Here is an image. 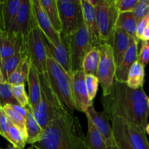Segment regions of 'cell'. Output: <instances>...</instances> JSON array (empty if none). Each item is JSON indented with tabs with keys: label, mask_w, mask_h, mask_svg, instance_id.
Listing matches in <instances>:
<instances>
[{
	"label": "cell",
	"mask_w": 149,
	"mask_h": 149,
	"mask_svg": "<svg viewBox=\"0 0 149 149\" xmlns=\"http://www.w3.org/2000/svg\"><path fill=\"white\" fill-rule=\"evenodd\" d=\"M31 146L36 149H87L79 120L70 113L51 122L41 139Z\"/></svg>",
	"instance_id": "cell-2"
},
{
	"label": "cell",
	"mask_w": 149,
	"mask_h": 149,
	"mask_svg": "<svg viewBox=\"0 0 149 149\" xmlns=\"http://www.w3.org/2000/svg\"><path fill=\"white\" fill-rule=\"evenodd\" d=\"M84 24L88 32L90 43L93 47H99L103 45L100 38V31L97 26L95 7L88 2L87 0H81Z\"/></svg>",
	"instance_id": "cell-15"
},
{
	"label": "cell",
	"mask_w": 149,
	"mask_h": 149,
	"mask_svg": "<svg viewBox=\"0 0 149 149\" xmlns=\"http://www.w3.org/2000/svg\"><path fill=\"white\" fill-rule=\"evenodd\" d=\"M39 1L55 30L61 33L62 28L57 0H39Z\"/></svg>",
	"instance_id": "cell-28"
},
{
	"label": "cell",
	"mask_w": 149,
	"mask_h": 149,
	"mask_svg": "<svg viewBox=\"0 0 149 149\" xmlns=\"http://www.w3.org/2000/svg\"><path fill=\"white\" fill-rule=\"evenodd\" d=\"M9 127H10V121L7 119L5 113L1 109L0 112V130L1 132V136L9 141Z\"/></svg>",
	"instance_id": "cell-39"
},
{
	"label": "cell",
	"mask_w": 149,
	"mask_h": 149,
	"mask_svg": "<svg viewBox=\"0 0 149 149\" xmlns=\"http://www.w3.org/2000/svg\"><path fill=\"white\" fill-rule=\"evenodd\" d=\"M125 130L133 149H149L145 128L125 121Z\"/></svg>",
	"instance_id": "cell-20"
},
{
	"label": "cell",
	"mask_w": 149,
	"mask_h": 149,
	"mask_svg": "<svg viewBox=\"0 0 149 149\" xmlns=\"http://www.w3.org/2000/svg\"><path fill=\"white\" fill-rule=\"evenodd\" d=\"M140 41L131 38L130 45L129 49L124 58L123 61L119 68L116 71L115 79L121 83H126L127 80L128 73L131 66L135 61L138 60V46Z\"/></svg>",
	"instance_id": "cell-18"
},
{
	"label": "cell",
	"mask_w": 149,
	"mask_h": 149,
	"mask_svg": "<svg viewBox=\"0 0 149 149\" xmlns=\"http://www.w3.org/2000/svg\"><path fill=\"white\" fill-rule=\"evenodd\" d=\"M26 50V39L11 32L0 31V55L2 61Z\"/></svg>",
	"instance_id": "cell-13"
},
{
	"label": "cell",
	"mask_w": 149,
	"mask_h": 149,
	"mask_svg": "<svg viewBox=\"0 0 149 149\" xmlns=\"http://www.w3.org/2000/svg\"><path fill=\"white\" fill-rule=\"evenodd\" d=\"M145 77V67L139 61L134 63L128 73L127 85L132 89H138L143 87Z\"/></svg>",
	"instance_id": "cell-27"
},
{
	"label": "cell",
	"mask_w": 149,
	"mask_h": 149,
	"mask_svg": "<svg viewBox=\"0 0 149 149\" xmlns=\"http://www.w3.org/2000/svg\"><path fill=\"white\" fill-rule=\"evenodd\" d=\"M28 149H35V148H33V147H32V146H31V147H29V148H28Z\"/></svg>",
	"instance_id": "cell-49"
},
{
	"label": "cell",
	"mask_w": 149,
	"mask_h": 149,
	"mask_svg": "<svg viewBox=\"0 0 149 149\" xmlns=\"http://www.w3.org/2000/svg\"><path fill=\"white\" fill-rule=\"evenodd\" d=\"M93 48L88 32L84 24L78 31L71 36V62L72 73L82 70L84 57Z\"/></svg>",
	"instance_id": "cell-10"
},
{
	"label": "cell",
	"mask_w": 149,
	"mask_h": 149,
	"mask_svg": "<svg viewBox=\"0 0 149 149\" xmlns=\"http://www.w3.org/2000/svg\"><path fill=\"white\" fill-rule=\"evenodd\" d=\"M85 114L87 120V134L85 137L87 149H106L107 145L103 137L88 113H85Z\"/></svg>",
	"instance_id": "cell-22"
},
{
	"label": "cell",
	"mask_w": 149,
	"mask_h": 149,
	"mask_svg": "<svg viewBox=\"0 0 149 149\" xmlns=\"http://www.w3.org/2000/svg\"><path fill=\"white\" fill-rule=\"evenodd\" d=\"M85 83L89 98H90V101L93 102L96 95H97L98 86L100 84L98 79L97 78L96 76L93 75V74H85Z\"/></svg>",
	"instance_id": "cell-35"
},
{
	"label": "cell",
	"mask_w": 149,
	"mask_h": 149,
	"mask_svg": "<svg viewBox=\"0 0 149 149\" xmlns=\"http://www.w3.org/2000/svg\"><path fill=\"white\" fill-rule=\"evenodd\" d=\"M106 149H119L118 148L117 145L114 146H107V148Z\"/></svg>",
	"instance_id": "cell-43"
},
{
	"label": "cell",
	"mask_w": 149,
	"mask_h": 149,
	"mask_svg": "<svg viewBox=\"0 0 149 149\" xmlns=\"http://www.w3.org/2000/svg\"><path fill=\"white\" fill-rule=\"evenodd\" d=\"M100 60L96 72V77L103 90V96L111 93L115 80L116 67L113 58L112 47L109 44H103L99 47Z\"/></svg>",
	"instance_id": "cell-7"
},
{
	"label": "cell",
	"mask_w": 149,
	"mask_h": 149,
	"mask_svg": "<svg viewBox=\"0 0 149 149\" xmlns=\"http://www.w3.org/2000/svg\"><path fill=\"white\" fill-rule=\"evenodd\" d=\"M138 61L143 64L144 67L149 63V40L142 41L141 48L138 53Z\"/></svg>",
	"instance_id": "cell-38"
},
{
	"label": "cell",
	"mask_w": 149,
	"mask_h": 149,
	"mask_svg": "<svg viewBox=\"0 0 149 149\" xmlns=\"http://www.w3.org/2000/svg\"><path fill=\"white\" fill-rule=\"evenodd\" d=\"M12 92L13 96L20 106H23V108H26L27 106H30L29 97L25 90L24 84L12 86Z\"/></svg>",
	"instance_id": "cell-34"
},
{
	"label": "cell",
	"mask_w": 149,
	"mask_h": 149,
	"mask_svg": "<svg viewBox=\"0 0 149 149\" xmlns=\"http://www.w3.org/2000/svg\"><path fill=\"white\" fill-rule=\"evenodd\" d=\"M1 63H2V59H1V55H0V66H1Z\"/></svg>",
	"instance_id": "cell-47"
},
{
	"label": "cell",
	"mask_w": 149,
	"mask_h": 149,
	"mask_svg": "<svg viewBox=\"0 0 149 149\" xmlns=\"http://www.w3.org/2000/svg\"><path fill=\"white\" fill-rule=\"evenodd\" d=\"M145 130H146V132H147V133L149 135V124L146 125V127L145 128Z\"/></svg>",
	"instance_id": "cell-45"
},
{
	"label": "cell",
	"mask_w": 149,
	"mask_h": 149,
	"mask_svg": "<svg viewBox=\"0 0 149 149\" xmlns=\"http://www.w3.org/2000/svg\"><path fill=\"white\" fill-rule=\"evenodd\" d=\"M71 86L74 105L77 111L85 113L93 104L88 96L85 83V74L82 70L74 71L71 74Z\"/></svg>",
	"instance_id": "cell-12"
},
{
	"label": "cell",
	"mask_w": 149,
	"mask_h": 149,
	"mask_svg": "<svg viewBox=\"0 0 149 149\" xmlns=\"http://www.w3.org/2000/svg\"><path fill=\"white\" fill-rule=\"evenodd\" d=\"M35 24L36 20L33 15L31 0H21L15 21L9 32L26 39Z\"/></svg>",
	"instance_id": "cell-11"
},
{
	"label": "cell",
	"mask_w": 149,
	"mask_h": 149,
	"mask_svg": "<svg viewBox=\"0 0 149 149\" xmlns=\"http://www.w3.org/2000/svg\"><path fill=\"white\" fill-rule=\"evenodd\" d=\"M8 141L16 149H23L27 143V136L17 127L10 122Z\"/></svg>",
	"instance_id": "cell-32"
},
{
	"label": "cell",
	"mask_w": 149,
	"mask_h": 149,
	"mask_svg": "<svg viewBox=\"0 0 149 149\" xmlns=\"http://www.w3.org/2000/svg\"><path fill=\"white\" fill-rule=\"evenodd\" d=\"M139 0H115L116 8L119 13L132 12Z\"/></svg>",
	"instance_id": "cell-37"
},
{
	"label": "cell",
	"mask_w": 149,
	"mask_h": 149,
	"mask_svg": "<svg viewBox=\"0 0 149 149\" xmlns=\"http://www.w3.org/2000/svg\"><path fill=\"white\" fill-rule=\"evenodd\" d=\"M132 13L138 23L149 13V0H139Z\"/></svg>",
	"instance_id": "cell-36"
},
{
	"label": "cell",
	"mask_w": 149,
	"mask_h": 149,
	"mask_svg": "<svg viewBox=\"0 0 149 149\" xmlns=\"http://www.w3.org/2000/svg\"><path fill=\"white\" fill-rule=\"evenodd\" d=\"M0 104L2 107L6 105H19L13 96L12 85L7 82L0 84Z\"/></svg>",
	"instance_id": "cell-33"
},
{
	"label": "cell",
	"mask_w": 149,
	"mask_h": 149,
	"mask_svg": "<svg viewBox=\"0 0 149 149\" xmlns=\"http://www.w3.org/2000/svg\"><path fill=\"white\" fill-rule=\"evenodd\" d=\"M95 9L102 42L110 45L119 15L115 0H98Z\"/></svg>",
	"instance_id": "cell-5"
},
{
	"label": "cell",
	"mask_w": 149,
	"mask_h": 149,
	"mask_svg": "<svg viewBox=\"0 0 149 149\" xmlns=\"http://www.w3.org/2000/svg\"><path fill=\"white\" fill-rule=\"evenodd\" d=\"M4 82H7L5 80V78L4 77V74H3L2 71H1V68L0 66V84L1 83H4Z\"/></svg>",
	"instance_id": "cell-42"
},
{
	"label": "cell",
	"mask_w": 149,
	"mask_h": 149,
	"mask_svg": "<svg viewBox=\"0 0 149 149\" xmlns=\"http://www.w3.org/2000/svg\"><path fill=\"white\" fill-rule=\"evenodd\" d=\"M116 28L122 29L132 38L141 41L137 37L138 22L132 12L119 13L116 21Z\"/></svg>",
	"instance_id": "cell-25"
},
{
	"label": "cell",
	"mask_w": 149,
	"mask_h": 149,
	"mask_svg": "<svg viewBox=\"0 0 149 149\" xmlns=\"http://www.w3.org/2000/svg\"><path fill=\"white\" fill-rule=\"evenodd\" d=\"M31 65V62L27 55L23 58V59L19 63L17 68L12 73L11 75L7 79V83L11 84L12 86L22 85L24 84L26 81H28L29 71Z\"/></svg>",
	"instance_id": "cell-24"
},
{
	"label": "cell",
	"mask_w": 149,
	"mask_h": 149,
	"mask_svg": "<svg viewBox=\"0 0 149 149\" xmlns=\"http://www.w3.org/2000/svg\"><path fill=\"white\" fill-rule=\"evenodd\" d=\"M2 109L10 123L17 127L27 136L26 127V118L23 117L17 111L15 110L11 105H6V106H3Z\"/></svg>",
	"instance_id": "cell-31"
},
{
	"label": "cell",
	"mask_w": 149,
	"mask_h": 149,
	"mask_svg": "<svg viewBox=\"0 0 149 149\" xmlns=\"http://www.w3.org/2000/svg\"><path fill=\"white\" fill-rule=\"evenodd\" d=\"M13 106V109L15 111H17L20 114H21L22 116L24 118H26V110L25 108H23V106H20V105H11Z\"/></svg>",
	"instance_id": "cell-40"
},
{
	"label": "cell",
	"mask_w": 149,
	"mask_h": 149,
	"mask_svg": "<svg viewBox=\"0 0 149 149\" xmlns=\"http://www.w3.org/2000/svg\"><path fill=\"white\" fill-rule=\"evenodd\" d=\"M63 34L71 36L84 25L81 0H57Z\"/></svg>",
	"instance_id": "cell-6"
},
{
	"label": "cell",
	"mask_w": 149,
	"mask_h": 149,
	"mask_svg": "<svg viewBox=\"0 0 149 149\" xmlns=\"http://www.w3.org/2000/svg\"><path fill=\"white\" fill-rule=\"evenodd\" d=\"M85 113H88L89 116H90L93 123L104 138L107 146L116 145L114 135H113V127L110 125L109 118L103 112H97L95 109L93 104L88 108Z\"/></svg>",
	"instance_id": "cell-16"
},
{
	"label": "cell",
	"mask_w": 149,
	"mask_h": 149,
	"mask_svg": "<svg viewBox=\"0 0 149 149\" xmlns=\"http://www.w3.org/2000/svg\"><path fill=\"white\" fill-rule=\"evenodd\" d=\"M147 16H148V19H147L146 27L145 31H144V33L143 35L142 39H141V41L148 40L149 39V13L147 15Z\"/></svg>",
	"instance_id": "cell-41"
},
{
	"label": "cell",
	"mask_w": 149,
	"mask_h": 149,
	"mask_svg": "<svg viewBox=\"0 0 149 149\" xmlns=\"http://www.w3.org/2000/svg\"><path fill=\"white\" fill-rule=\"evenodd\" d=\"M31 3L33 15L38 27L55 46H58L61 44L60 33L53 28L39 0H31Z\"/></svg>",
	"instance_id": "cell-14"
},
{
	"label": "cell",
	"mask_w": 149,
	"mask_h": 149,
	"mask_svg": "<svg viewBox=\"0 0 149 149\" xmlns=\"http://www.w3.org/2000/svg\"><path fill=\"white\" fill-rule=\"evenodd\" d=\"M23 149H24V148H23Z\"/></svg>",
	"instance_id": "cell-51"
},
{
	"label": "cell",
	"mask_w": 149,
	"mask_h": 149,
	"mask_svg": "<svg viewBox=\"0 0 149 149\" xmlns=\"http://www.w3.org/2000/svg\"><path fill=\"white\" fill-rule=\"evenodd\" d=\"M115 141L119 149H133L131 146L125 130V120L116 117L111 120Z\"/></svg>",
	"instance_id": "cell-26"
},
{
	"label": "cell",
	"mask_w": 149,
	"mask_h": 149,
	"mask_svg": "<svg viewBox=\"0 0 149 149\" xmlns=\"http://www.w3.org/2000/svg\"><path fill=\"white\" fill-rule=\"evenodd\" d=\"M27 82L29 85V103L31 109L33 110L40 102L42 90H41L39 73L32 64L31 65Z\"/></svg>",
	"instance_id": "cell-21"
},
{
	"label": "cell",
	"mask_w": 149,
	"mask_h": 149,
	"mask_svg": "<svg viewBox=\"0 0 149 149\" xmlns=\"http://www.w3.org/2000/svg\"><path fill=\"white\" fill-rule=\"evenodd\" d=\"M100 60V51L98 47H93L85 55L82 63V71L85 74L96 75Z\"/></svg>",
	"instance_id": "cell-29"
},
{
	"label": "cell",
	"mask_w": 149,
	"mask_h": 149,
	"mask_svg": "<svg viewBox=\"0 0 149 149\" xmlns=\"http://www.w3.org/2000/svg\"><path fill=\"white\" fill-rule=\"evenodd\" d=\"M20 3L21 0L0 1V17L5 31H10L14 24L18 13Z\"/></svg>",
	"instance_id": "cell-19"
},
{
	"label": "cell",
	"mask_w": 149,
	"mask_h": 149,
	"mask_svg": "<svg viewBox=\"0 0 149 149\" xmlns=\"http://www.w3.org/2000/svg\"><path fill=\"white\" fill-rule=\"evenodd\" d=\"M26 51L31 64L39 74H46L47 54L36 22L26 38Z\"/></svg>",
	"instance_id": "cell-8"
},
{
	"label": "cell",
	"mask_w": 149,
	"mask_h": 149,
	"mask_svg": "<svg viewBox=\"0 0 149 149\" xmlns=\"http://www.w3.org/2000/svg\"><path fill=\"white\" fill-rule=\"evenodd\" d=\"M39 32L46 48L47 57L55 60L68 74L71 75L72 71L71 62V36H66L63 33H61V44L58 46H55L46 37L40 29Z\"/></svg>",
	"instance_id": "cell-9"
},
{
	"label": "cell",
	"mask_w": 149,
	"mask_h": 149,
	"mask_svg": "<svg viewBox=\"0 0 149 149\" xmlns=\"http://www.w3.org/2000/svg\"><path fill=\"white\" fill-rule=\"evenodd\" d=\"M27 55V51H20L14 55L11 56L7 59L2 61L1 63V71H2L4 77L5 78L6 81L11 75L12 73L15 71L17 66L18 65L19 63L20 62L23 58Z\"/></svg>",
	"instance_id": "cell-30"
},
{
	"label": "cell",
	"mask_w": 149,
	"mask_h": 149,
	"mask_svg": "<svg viewBox=\"0 0 149 149\" xmlns=\"http://www.w3.org/2000/svg\"><path fill=\"white\" fill-rule=\"evenodd\" d=\"M39 79L42 97L39 104L33 110V113L39 126L45 130L51 122L70 113L64 108L52 90L47 73L39 74Z\"/></svg>",
	"instance_id": "cell-3"
},
{
	"label": "cell",
	"mask_w": 149,
	"mask_h": 149,
	"mask_svg": "<svg viewBox=\"0 0 149 149\" xmlns=\"http://www.w3.org/2000/svg\"><path fill=\"white\" fill-rule=\"evenodd\" d=\"M148 98L143 87L130 88L126 83L115 79L110 94L101 97L103 112L111 121L116 117L122 118L127 122L146 128L149 116Z\"/></svg>",
	"instance_id": "cell-1"
},
{
	"label": "cell",
	"mask_w": 149,
	"mask_h": 149,
	"mask_svg": "<svg viewBox=\"0 0 149 149\" xmlns=\"http://www.w3.org/2000/svg\"><path fill=\"white\" fill-rule=\"evenodd\" d=\"M47 76L49 84L63 106L71 114L76 111L71 86V75L58 63L47 57Z\"/></svg>",
	"instance_id": "cell-4"
},
{
	"label": "cell",
	"mask_w": 149,
	"mask_h": 149,
	"mask_svg": "<svg viewBox=\"0 0 149 149\" xmlns=\"http://www.w3.org/2000/svg\"><path fill=\"white\" fill-rule=\"evenodd\" d=\"M0 31H4V28H3V25H2V23H1V17H0Z\"/></svg>",
	"instance_id": "cell-44"
},
{
	"label": "cell",
	"mask_w": 149,
	"mask_h": 149,
	"mask_svg": "<svg viewBox=\"0 0 149 149\" xmlns=\"http://www.w3.org/2000/svg\"><path fill=\"white\" fill-rule=\"evenodd\" d=\"M131 36L121 29L116 28L113 35V39L110 45L113 49L114 62L116 69L119 68L123 61L124 58L129 49Z\"/></svg>",
	"instance_id": "cell-17"
},
{
	"label": "cell",
	"mask_w": 149,
	"mask_h": 149,
	"mask_svg": "<svg viewBox=\"0 0 149 149\" xmlns=\"http://www.w3.org/2000/svg\"><path fill=\"white\" fill-rule=\"evenodd\" d=\"M1 109H2V106H1V105L0 104V112H1ZM0 135H1V130H0Z\"/></svg>",
	"instance_id": "cell-48"
},
{
	"label": "cell",
	"mask_w": 149,
	"mask_h": 149,
	"mask_svg": "<svg viewBox=\"0 0 149 149\" xmlns=\"http://www.w3.org/2000/svg\"><path fill=\"white\" fill-rule=\"evenodd\" d=\"M25 109L26 110V127L27 132V143L32 145L41 139L44 130L36 122L31 107L29 106Z\"/></svg>",
	"instance_id": "cell-23"
},
{
	"label": "cell",
	"mask_w": 149,
	"mask_h": 149,
	"mask_svg": "<svg viewBox=\"0 0 149 149\" xmlns=\"http://www.w3.org/2000/svg\"><path fill=\"white\" fill-rule=\"evenodd\" d=\"M148 106H149V97L148 98Z\"/></svg>",
	"instance_id": "cell-50"
},
{
	"label": "cell",
	"mask_w": 149,
	"mask_h": 149,
	"mask_svg": "<svg viewBox=\"0 0 149 149\" xmlns=\"http://www.w3.org/2000/svg\"><path fill=\"white\" fill-rule=\"evenodd\" d=\"M0 149H16L15 148L14 146H9L8 147H7V148H0Z\"/></svg>",
	"instance_id": "cell-46"
}]
</instances>
